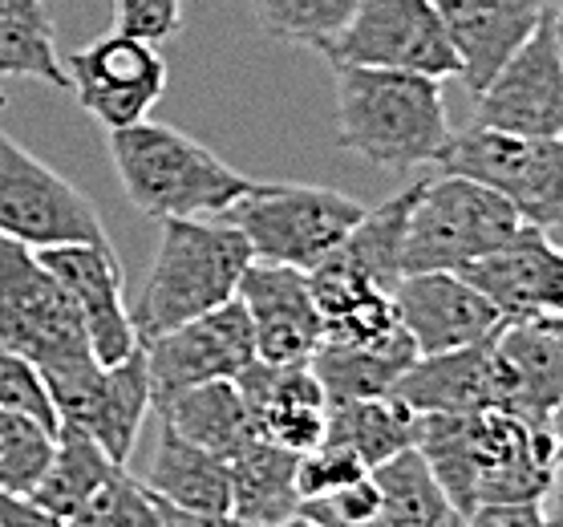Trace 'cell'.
Instances as JSON below:
<instances>
[{
    "label": "cell",
    "instance_id": "obj_1",
    "mask_svg": "<svg viewBox=\"0 0 563 527\" xmlns=\"http://www.w3.org/2000/svg\"><path fill=\"white\" fill-rule=\"evenodd\" d=\"M0 349L33 361L53 394V406L69 422L93 394L106 365H98L77 317L33 248L0 235Z\"/></svg>",
    "mask_w": 563,
    "mask_h": 527
},
{
    "label": "cell",
    "instance_id": "obj_2",
    "mask_svg": "<svg viewBox=\"0 0 563 527\" xmlns=\"http://www.w3.org/2000/svg\"><path fill=\"white\" fill-rule=\"evenodd\" d=\"M336 86V146L389 175L438 167L450 146L442 81L422 74L329 65Z\"/></svg>",
    "mask_w": 563,
    "mask_h": 527
},
{
    "label": "cell",
    "instance_id": "obj_3",
    "mask_svg": "<svg viewBox=\"0 0 563 527\" xmlns=\"http://www.w3.org/2000/svg\"><path fill=\"white\" fill-rule=\"evenodd\" d=\"M110 163L130 204L154 219L223 216L256 191V179L223 163L199 139L151 118L110 134Z\"/></svg>",
    "mask_w": 563,
    "mask_h": 527
},
{
    "label": "cell",
    "instance_id": "obj_4",
    "mask_svg": "<svg viewBox=\"0 0 563 527\" xmlns=\"http://www.w3.org/2000/svg\"><path fill=\"white\" fill-rule=\"evenodd\" d=\"M252 260L256 256L247 240L228 223L163 219L151 272L142 281L139 300L130 305L139 345L231 305Z\"/></svg>",
    "mask_w": 563,
    "mask_h": 527
},
{
    "label": "cell",
    "instance_id": "obj_5",
    "mask_svg": "<svg viewBox=\"0 0 563 527\" xmlns=\"http://www.w3.org/2000/svg\"><path fill=\"white\" fill-rule=\"evenodd\" d=\"M365 216V204L353 195L317 187V183H256L235 207L223 211V223L244 235L260 264L312 272L324 256L345 244Z\"/></svg>",
    "mask_w": 563,
    "mask_h": 527
},
{
    "label": "cell",
    "instance_id": "obj_6",
    "mask_svg": "<svg viewBox=\"0 0 563 527\" xmlns=\"http://www.w3.org/2000/svg\"><path fill=\"white\" fill-rule=\"evenodd\" d=\"M523 228L527 223L503 195L459 175H438L422 183V195L413 204L401 268L406 276L466 272L483 256L511 244Z\"/></svg>",
    "mask_w": 563,
    "mask_h": 527
},
{
    "label": "cell",
    "instance_id": "obj_7",
    "mask_svg": "<svg viewBox=\"0 0 563 527\" xmlns=\"http://www.w3.org/2000/svg\"><path fill=\"white\" fill-rule=\"evenodd\" d=\"M442 175L471 179L503 195L527 228L555 232L563 219V139H519L487 127H466L450 134L446 155L438 158Z\"/></svg>",
    "mask_w": 563,
    "mask_h": 527
},
{
    "label": "cell",
    "instance_id": "obj_8",
    "mask_svg": "<svg viewBox=\"0 0 563 527\" xmlns=\"http://www.w3.org/2000/svg\"><path fill=\"white\" fill-rule=\"evenodd\" d=\"M0 235L33 252L110 244L98 207L9 130H0Z\"/></svg>",
    "mask_w": 563,
    "mask_h": 527
},
{
    "label": "cell",
    "instance_id": "obj_9",
    "mask_svg": "<svg viewBox=\"0 0 563 527\" xmlns=\"http://www.w3.org/2000/svg\"><path fill=\"white\" fill-rule=\"evenodd\" d=\"M329 65H365L394 74L459 78V53L434 0H361L345 33L320 53Z\"/></svg>",
    "mask_w": 563,
    "mask_h": 527
},
{
    "label": "cell",
    "instance_id": "obj_10",
    "mask_svg": "<svg viewBox=\"0 0 563 527\" xmlns=\"http://www.w3.org/2000/svg\"><path fill=\"white\" fill-rule=\"evenodd\" d=\"M65 74L81 110L106 134L146 122L158 98L167 94V62L158 45L126 33H106L86 50H74L65 57Z\"/></svg>",
    "mask_w": 563,
    "mask_h": 527
},
{
    "label": "cell",
    "instance_id": "obj_11",
    "mask_svg": "<svg viewBox=\"0 0 563 527\" xmlns=\"http://www.w3.org/2000/svg\"><path fill=\"white\" fill-rule=\"evenodd\" d=\"M466 450L474 471V512L495 503H543L560 471L548 426H531L507 410L466 414Z\"/></svg>",
    "mask_w": 563,
    "mask_h": 527
},
{
    "label": "cell",
    "instance_id": "obj_12",
    "mask_svg": "<svg viewBox=\"0 0 563 527\" xmlns=\"http://www.w3.org/2000/svg\"><path fill=\"white\" fill-rule=\"evenodd\" d=\"M142 353L151 370L154 406H163L183 389L207 386V382H235L256 361V337L244 305L231 300L199 321L142 341Z\"/></svg>",
    "mask_w": 563,
    "mask_h": 527
},
{
    "label": "cell",
    "instance_id": "obj_13",
    "mask_svg": "<svg viewBox=\"0 0 563 527\" xmlns=\"http://www.w3.org/2000/svg\"><path fill=\"white\" fill-rule=\"evenodd\" d=\"M474 127L519 139H563V57L551 25V0L523 50L474 98Z\"/></svg>",
    "mask_w": 563,
    "mask_h": 527
},
{
    "label": "cell",
    "instance_id": "obj_14",
    "mask_svg": "<svg viewBox=\"0 0 563 527\" xmlns=\"http://www.w3.org/2000/svg\"><path fill=\"white\" fill-rule=\"evenodd\" d=\"M394 305L397 321L410 333L418 358H438V353L483 345L507 325L499 309L462 272L406 276L397 284Z\"/></svg>",
    "mask_w": 563,
    "mask_h": 527
},
{
    "label": "cell",
    "instance_id": "obj_15",
    "mask_svg": "<svg viewBox=\"0 0 563 527\" xmlns=\"http://www.w3.org/2000/svg\"><path fill=\"white\" fill-rule=\"evenodd\" d=\"M235 300L252 321L256 361L264 365H308L324 341V321L308 272L252 260Z\"/></svg>",
    "mask_w": 563,
    "mask_h": 527
},
{
    "label": "cell",
    "instance_id": "obj_16",
    "mask_svg": "<svg viewBox=\"0 0 563 527\" xmlns=\"http://www.w3.org/2000/svg\"><path fill=\"white\" fill-rule=\"evenodd\" d=\"M41 264L57 276L65 296L74 300L77 317L86 325L98 365H118L139 349V333L122 300V264L114 244H69L37 252Z\"/></svg>",
    "mask_w": 563,
    "mask_h": 527
},
{
    "label": "cell",
    "instance_id": "obj_17",
    "mask_svg": "<svg viewBox=\"0 0 563 527\" xmlns=\"http://www.w3.org/2000/svg\"><path fill=\"white\" fill-rule=\"evenodd\" d=\"M507 325L563 321V248L551 232L523 228L511 244L462 272Z\"/></svg>",
    "mask_w": 563,
    "mask_h": 527
},
{
    "label": "cell",
    "instance_id": "obj_18",
    "mask_svg": "<svg viewBox=\"0 0 563 527\" xmlns=\"http://www.w3.org/2000/svg\"><path fill=\"white\" fill-rule=\"evenodd\" d=\"M434 9L459 53L462 86L478 98L539 29L548 0H434Z\"/></svg>",
    "mask_w": 563,
    "mask_h": 527
},
{
    "label": "cell",
    "instance_id": "obj_19",
    "mask_svg": "<svg viewBox=\"0 0 563 527\" xmlns=\"http://www.w3.org/2000/svg\"><path fill=\"white\" fill-rule=\"evenodd\" d=\"M499 410L548 426L563 406V321H519L495 333Z\"/></svg>",
    "mask_w": 563,
    "mask_h": 527
},
{
    "label": "cell",
    "instance_id": "obj_20",
    "mask_svg": "<svg viewBox=\"0 0 563 527\" xmlns=\"http://www.w3.org/2000/svg\"><path fill=\"white\" fill-rule=\"evenodd\" d=\"M235 386L244 394L260 438L292 450V454H308V450H317L324 442L329 398H324L317 373L308 365H264V361H252L235 377Z\"/></svg>",
    "mask_w": 563,
    "mask_h": 527
},
{
    "label": "cell",
    "instance_id": "obj_21",
    "mask_svg": "<svg viewBox=\"0 0 563 527\" xmlns=\"http://www.w3.org/2000/svg\"><path fill=\"white\" fill-rule=\"evenodd\" d=\"M394 398L413 414H483L499 410V365H495V337L483 345L418 358L410 373L397 382Z\"/></svg>",
    "mask_w": 563,
    "mask_h": 527
},
{
    "label": "cell",
    "instance_id": "obj_22",
    "mask_svg": "<svg viewBox=\"0 0 563 527\" xmlns=\"http://www.w3.org/2000/svg\"><path fill=\"white\" fill-rule=\"evenodd\" d=\"M151 410H154L151 370H146V353H142V345H139L126 361L102 370L93 394L86 398V406L69 418V426L86 430V435L110 454L114 466H126L134 447H139V435Z\"/></svg>",
    "mask_w": 563,
    "mask_h": 527
},
{
    "label": "cell",
    "instance_id": "obj_23",
    "mask_svg": "<svg viewBox=\"0 0 563 527\" xmlns=\"http://www.w3.org/2000/svg\"><path fill=\"white\" fill-rule=\"evenodd\" d=\"M418 361L410 333L397 329L385 341H365V345H336V341H320L312 353L308 370L317 373L320 389L329 406L336 402H365V398H389L397 382L410 373Z\"/></svg>",
    "mask_w": 563,
    "mask_h": 527
},
{
    "label": "cell",
    "instance_id": "obj_24",
    "mask_svg": "<svg viewBox=\"0 0 563 527\" xmlns=\"http://www.w3.org/2000/svg\"><path fill=\"white\" fill-rule=\"evenodd\" d=\"M142 487L183 512L231 515V463L175 435L167 422L158 430L151 466L142 471Z\"/></svg>",
    "mask_w": 563,
    "mask_h": 527
},
{
    "label": "cell",
    "instance_id": "obj_25",
    "mask_svg": "<svg viewBox=\"0 0 563 527\" xmlns=\"http://www.w3.org/2000/svg\"><path fill=\"white\" fill-rule=\"evenodd\" d=\"M300 454L276 447L268 438H252L231 459V515L260 527L300 524V487H296Z\"/></svg>",
    "mask_w": 563,
    "mask_h": 527
},
{
    "label": "cell",
    "instance_id": "obj_26",
    "mask_svg": "<svg viewBox=\"0 0 563 527\" xmlns=\"http://www.w3.org/2000/svg\"><path fill=\"white\" fill-rule=\"evenodd\" d=\"M154 410L163 414V422L175 435L203 447L207 454H216L223 463H231L252 438H260L235 382H207V386L183 389V394H175V398L154 406Z\"/></svg>",
    "mask_w": 563,
    "mask_h": 527
},
{
    "label": "cell",
    "instance_id": "obj_27",
    "mask_svg": "<svg viewBox=\"0 0 563 527\" xmlns=\"http://www.w3.org/2000/svg\"><path fill=\"white\" fill-rule=\"evenodd\" d=\"M422 183L426 179H413L406 191H397L394 199L377 204L373 211L365 207L361 223L345 235V244L333 252L336 260H345L349 268L361 272L365 281H373L385 293H397V284L406 281V268H401V260H406V232H410V216L418 195H422Z\"/></svg>",
    "mask_w": 563,
    "mask_h": 527
},
{
    "label": "cell",
    "instance_id": "obj_28",
    "mask_svg": "<svg viewBox=\"0 0 563 527\" xmlns=\"http://www.w3.org/2000/svg\"><path fill=\"white\" fill-rule=\"evenodd\" d=\"M422 414H413L401 398H365V402H336L329 406L324 422V442L349 447L361 463L377 471L382 463L397 459L401 450L418 442Z\"/></svg>",
    "mask_w": 563,
    "mask_h": 527
},
{
    "label": "cell",
    "instance_id": "obj_29",
    "mask_svg": "<svg viewBox=\"0 0 563 527\" xmlns=\"http://www.w3.org/2000/svg\"><path fill=\"white\" fill-rule=\"evenodd\" d=\"M377 495H382V519L389 527H466L471 515L459 512L446 487L434 479L418 447L401 450L397 459L373 471Z\"/></svg>",
    "mask_w": 563,
    "mask_h": 527
},
{
    "label": "cell",
    "instance_id": "obj_30",
    "mask_svg": "<svg viewBox=\"0 0 563 527\" xmlns=\"http://www.w3.org/2000/svg\"><path fill=\"white\" fill-rule=\"evenodd\" d=\"M118 471H126V466L110 463V454H106L86 430L62 422L57 447H53V463L29 499H37L45 512H53L57 519H65V524H74L77 512H81Z\"/></svg>",
    "mask_w": 563,
    "mask_h": 527
},
{
    "label": "cell",
    "instance_id": "obj_31",
    "mask_svg": "<svg viewBox=\"0 0 563 527\" xmlns=\"http://www.w3.org/2000/svg\"><path fill=\"white\" fill-rule=\"evenodd\" d=\"M0 78H33L69 90L57 57V25L45 0H0Z\"/></svg>",
    "mask_w": 563,
    "mask_h": 527
},
{
    "label": "cell",
    "instance_id": "obj_32",
    "mask_svg": "<svg viewBox=\"0 0 563 527\" xmlns=\"http://www.w3.org/2000/svg\"><path fill=\"white\" fill-rule=\"evenodd\" d=\"M252 4L268 37L324 53L345 33L361 0H252Z\"/></svg>",
    "mask_w": 563,
    "mask_h": 527
},
{
    "label": "cell",
    "instance_id": "obj_33",
    "mask_svg": "<svg viewBox=\"0 0 563 527\" xmlns=\"http://www.w3.org/2000/svg\"><path fill=\"white\" fill-rule=\"evenodd\" d=\"M53 447H57V435L25 418H9L0 426V491L33 495L53 463Z\"/></svg>",
    "mask_w": 563,
    "mask_h": 527
},
{
    "label": "cell",
    "instance_id": "obj_34",
    "mask_svg": "<svg viewBox=\"0 0 563 527\" xmlns=\"http://www.w3.org/2000/svg\"><path fill=\"white\" fill-rule=\"evenodd\" d=\"M69 527H163L158 499L142 487V479L118 471L98 495H93Z\"/></svg>",
    "mask_w": 563,
    "mask_h": 527
},
{
    "label": "cell",
    "instance_id": "obj_35",
    "mask_svg": "<svg viewBox=\"0 0 563 527\" xmlns=\"http://www.w3.org/2000/svg\"><path fill=\"white\" fill-rule=\"evenodd\" d=\"M0 410L9 418H25V422L41 426L49 435L62 430V414L53 406V394L41 370L33 361L9 353V349H0Z\"/></svg>",
    "mask_w": 563,
    "mask_h": 527
},
{
    "label": "cell",
    "instance_id": "obj_36",
    "mask_svg": "<svg viewBox=\"0 0 563 527\" xmlns=\"http://www.w3.org/2000/svg\"><path fill=\"white\" fill-rule=\"evenodd\" d=\"M373 471L361 463L349 447H336V442H320L317 450L300 454V466H296V487H300V499L317 503L329 499L336 491L353 487L361 479H369Z\"/></svg>",
    "mask_w": 563,
    "mask_h": 527
},
{
    "label": "cell",
    "instance_id": "obj_37",
    "mask_svg": "<svg viewBox=\"0 0 563 527\" xmlns=\"http://www.w3.org/2000/svg\"><path fill=\"white\" fill-rule=\"evenodd\" d=\"M183 29V0H114V33L163 45Z\"/></svg>",
    "mask_w": 563,
    "mask_h": 527
},
{
    "label": "cell",
    "instance_id": "obj_38",
    "mask_svg": "<svg viewBox=\"0 0 563 527\" xmlns=\"http://www.w3.org/2000/svg\"><path fill=\"white\" fill-rule=\"evenodd\" d=\"M0 527H69L53 512H45L37 499L29 495H9L0 491Z\"/></svg>",
    "mask_w": 563,
    "mask_h": 527
},
{
    "label": "cell",
    "instance_id": "obj_39",
    "mask_svg": "<svg viewBox=\"0 0 563 527\" xmlns=\"http://www.w3.org/2000/svg\"><path fill=\"white\" fill-rule=\"evenodd\" d=\"M466 527H543V507L539 503H495V507H478Z\"/></svg>",
    "mask_w": 563,
    "mask_h": 527
},
{
    "label": "cell",
    "instance_id": "obj_40",
    "mask_svg": "<svg viewBox=\"0 0 563 527\" xmlns=\"http://www.w3.org/2000/svg\"><path fill=\"white\" fill-rule=\"evenodd\" d=\"M158 515H163V527H260L247 524V519H235V515H207V512H183V507H170V503L158 499ZM305 524V519H300ZM288 524V527H300Z\"/></svg>",
    "mask_w": 563,
    "mask_h": 527
},
{
    "label": "cell",
    "instance_id": "obj_41",
    "mask_svg": "<svg viewBox=\"0 0 563 527\" xmlns=\"http://www.w3.org/2000/svg\"><path fill=\"white\" fill-rule=\"evenodd\" d=\"M539 507H543V527H563V466L555 471V483Z\"/></svg>",
    "mask_w": 563,
    "mask_h": 527
},
{
    "label": "cell",
    "instance_id": "obj_42",
    "mask_svg": "<svg viewBox=\"0 0 563 527\" xmlns=\"http://www.w3.org/2000/svg\"><path fill=\"white\" fill-rule=\"evenodd\" d=\"M548 430H551V438H555V454H560V466H563V406L555 410V418L548 422Z\"/></svg>",
    "mask_w": 563,
    "mask_h": 527
},
{
    "label": "cell",
    "instance_id": "obj_43",
    "mask_svg": "<svg viewBox=\"0 0 563 527\" xmlns=\"http://www.w3.org/2000/svg\"><path fill=\"white\" fill-rule=\"evenodd\" d=\"M551 25H555V45L563 57V0H551Z\"/></svg>",
    "mask_w": 563,
    "mask_h": 527
},
{
    "label": "cell",
    "instance_id": "obj_44",
    "mask_svg": "<svg viewBox=\"0 0 563 527\" xmlns=\"http://www.w3.org/2000/svg\"><path fill=\"white\" fill-rule=\"evenodd\" d=\"M357 527H389V524H385L382 515H377V519H369V524H357Z\"/></svg>",
    "mask_w": 563,
    "mask_h": 527
},
{
    "label": "cell",
    "instance_id": "obj_45",
    "mask_svg": "<svg viewBox=\"0 0 563 527\" xmlns=\"http://www.w3.org/2000/svg\"><path fill=\"white\" fill-rule=\"evenodd\" d=\"M4 102H9V98H4V90H0V106H4Z\"/></svg>",
    "mask_w": 563,
    "mask_h": 527
},
{
    "label": "cell",
    "instance_id": "obj_46",
    "mask_svg": "<svg viewBox=\"0 0 563 527\" xmlns=\"http://www.w3.org/2000/svg\"><path fill=\"white\" fill-rule=\"evenodd\" d=\"M555 232H560V235H563V219H560V228H555Z\"/></svg>",
    "mask_w": 563,
    "mask_h": 527
},
{
    "label": "cell",
    "instance_id": "obj_47",
    "mask_svg": "<svg viewBox=\"0 0 563 527\" xmlns=\"http://www.w3.org/2000/svg\"><path fill=\"white\" fill-rule=\"evenodd\" d=\"M300 527H317V524H300Z\"/></svg>",
    "mask_w": 563,
    "mask_h": 527
}]
</instances>
